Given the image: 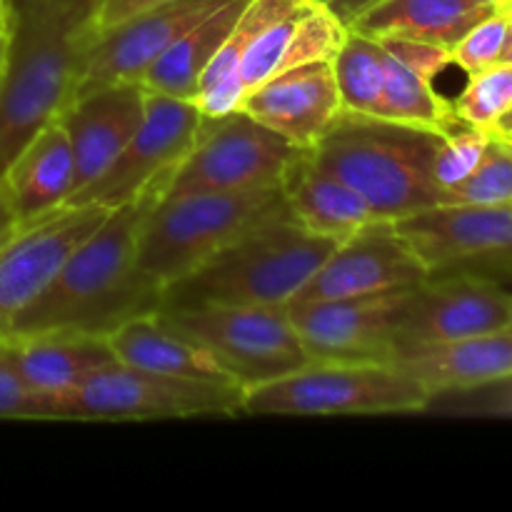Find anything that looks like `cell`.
Listing matches in <instances>:
<instances>
[{
	"instance_id": "5",
	"label": "cell",
	"mask_w": 512,
	"mask_h": 512,
	"mask_svg": "<svg viewBox=\"0 0 512 512\" xmlns=\"http://www.w3.org/2000/svg\"><path fill=\"white\" fill-rule=\"evenodd\" d=\"M280 215H288L283 185L160 195L140 223L135 260L165 290L250 228Z\"/></svg>"
},
{
	"instance_id": "8",
	"label": "cell",
	"mask_w": 512,
	"mask_h": 512,
	"mask_svg": "<svg viewBox=\"0 0 512 512\" xmlns=\"http://www.w3.org/2000/svg\"><path fill=\"white\" fill-rule=\"evenodd\" d=\"M303 150L243 110L223 118H203L195 145L160 195L198 190L238 193L283 185Z\"/></svg>"
},
{
	"instance_id": "42",
	"label": "cell",
	"mask_w": 512,
	"mask_h": 512,
	"mask_svg": "<svg viewBox=\"0 0 512 512\" xmlns=\"http://www.w3.org/2000/svg\"><path fill=\"white\" fill-rule=\"evenodd\" d=\"M480 3H490V5H498V8H500V5H503L505 0H480Z\"/></svg>"
},
{
	"instance_id": "36",
	"label": "cell",
	"mask_w": 512,
	"mask_h": 512,
	"mask_svg": "<svg viewBox=\"0 0 512 512\" xmlns=\"http://www.w3.org/2000/svg\"><path fill=\"white\" fill-rule=\"evenodd\" d=\"M18 228H20V220L18 215H15L13 205H10L8 195H5L3 183H0V248H3L15 233H18Z\"/></svg>"
},
{
	"instance_id": "43",
	"label": "cell",
	"mask_w": 512,
	"mask_h": 512,
	"mask_svg": "<svg viewBox=\"0 0 512 512\" xmlns=\"http://www.w3.org/2000/svg\"><path fill=\"white\" fill-rule=\"evenodd\" d=\"M500 10H508V13H510V10H512V0H505V3L500 5Z\"/></svg>"
},
{
	"instance_id": "21",
	"label": "cell",
	"mask_w": 512,
	"mask_h": 512,
	"mask_svg": "<svg viewBox=\"0 0 512 512\" xmlns=\"http://www.w3.org/2000/svg\"><path fill=\"white\" fill-rule=\"evenodd\" d=\"M20 223L68 205L75 193V158L58 118L25 143L0 175Z\"/></svg>"
},
{
	"instance_id": "22",
	"label": "cell",
	"mask_w": 512,
	"mask_h": 512,
	"mask_svg": "<svg viewBox=\"0 0 512 512\" xmlns=\"http://www.w3.org/2000/svg\"><path fill=\"white\" fill-rule=\"evenodd\" d=\"M283 193L290 218L300 228L335 243H343L375 220L360 193H355L338 175L320 168L310 150H303L290 165L283 180Z\"/></svg>"
},
{
	"instance_id": "30",
	"label": "cell",
	"mask_w": 512,
	"mask_h": 512,
	"mask_svg": "<svg viewBox=\"0 0 512 512\" xmlns=\"http://www.w3.org/2000/svg\"><path fill=\"white\" fill-rule=\"evenodd\" d=\"M512 108V65L498 63L468 75V83L453 100V110L463 123L480 130H493Z\"/></svg>"
},
{
	"instance_id": "1",
	"label": "cell",
	"mask_w": 512,
	"mask_h": 512,
	"mask_svg": "<svg viewBox=\"0 0 512 512\" xmlns=\"http://www.w3.org/2000/svg\"><path fill=\"white\" fill-rule=\"evenodd\" d=\"M158 198V190H150L110 210L70 253L45 293L15 320L10 335L68 330L108 338L130 320L160 313L163 288L135 260L140 223Z\"/></svg>"
},
{
	"instance_id": "31",
	"label": "cell",
	"mask_w": 512,
	"mask_h": 512,
	"mask_svg": "<svg viewBox=\"0 0 512 512\" xmlns=\"http://www.w3.org/2000/svg\"><path fill=\"white\" fill-rule=\"evenodd\" d=\"M488 143L490 130L473 128L468 123H460L458 128L443 135L433 160V180L440 188V200H443V190L453 188L473 173Z\"/></svg>"
},
{
	"instance_id": "3",
	"label": "cell",
	"mask_w": 512,
	"mask_h": 512,
	"mask_svg": "<svg viewBox=\"0 0 512 512\" xmlns=\"http://www.w3.org/2000/svg\"><path fill=\"white\" fill-rule=\"evenodd\" d=\"M335 245L300 228L290 213L280 215L250 228L193 273L170 283L163 290V310L208 303L288 308Z\"/></svg>"
},
{
	"instance_id": "26",
	"label": "cell",
	"mask_w": 512,
	"mask_h": 512,
	"mask_svg": "<svg viewBox=\"0 0 512 512\" xmlns=\"http://www.w3.org/2000/svg\"><path fill=\"white\" fill-rule=\"evenodd\" d=\"M383 70V100H380L378 118L390 120V123L413 125V128L435 130V133L443 135L463 123L455 115L453 103L435 90L433 80L405 68L388 53H385Z\"/></svg>"
},
{
	"instance_id": "7",
	"label": "cell",
	"mask_w": 512,
	"mask_h": 512,
	"mask_svg": "<svg viewBox=\"0 0 512 512\" xmlns=\"http://www.w3.org/2000/svg\"><path fill=\"white\" fill-rule=\"evenodd\" d=\"M158 318L165 328L208 350L243 390L310 363L288 308L208 303L165 308Z\"/></svg>"
},
{
	"instance_id": "37",
	"label": "cell",
	"mask_w": 512,
	"mask_h": 512,
	"mask_svg": "<svg viewBox=\"0 0 512 512\" xmlns=\"http://www.w3.org/2000/svg\"><path fill=\"white\" fill-rule=\"evenodd\" d=\"M323 3L348 25L350 20L358 18L360 13H365V10H368L370 5L378 3V0H323Z\"/></svg>"
},
{
	"instance_id": "2",
	"label": "cell",
	"mask_w": 512,
	"mask_h": 512,
	"mask_svg": "<svg viewBox=\"0 0 512 512\" xmlns=\"http://www.w3.org/2000/svg\"><path fill=\"white\" fill-rule=\"evenodd\" d=\"M93 0H10V48L0 80V175L73 100Z\"/></svg>"
},
{
	"instance_id": "41",
	"label": "cell",
	"mask_w": 512,
	"mask_h": 512,
	"mask_svg": "<svg viewBox=\"0 0 512 512\" xmlns=\"http://www.w3.org/2000/svg\"><path fill=\"white\" fill-rule=\"evenodd\" d=\"M500 63H510V65H512V30H510L508 45H505V50H503V58H500Z\"/></svg>"
},
{
	"instance_id": "4",
	"label": "cell",
	"mask_w": 512,
	"mask_h": 512,
	"mask_svg": "<svg viewBox=\"0 0 512 512\" xmlns=\"http://www.w3.org/2000/svg\"><path fill=\"white\" fill-rule=\"evenodd\" d=\"M440 140L435 130L343 113L310 155L360 193L375 218L395 223L440 205L433 180Z\"/></svg>"
},
{
	"instance_id": "46",
	"label": "cell",
	"mask_w": 512,
	"mask_h": 512,
	"mask_svg": "<svg viewBox=\"0 0 512 512\" xmlns=\"http://www.w3.org/2000/svg\"><path fill=\"white\" fill-rule=\"evenodd\" d=\"M510 328H512V323H510Z\"/></svg>"
},
{
	"instance_id": "24",
	"label": "cell",
	"mask_w": 512,
	"mask_h": 512,
	"mask_svg": "<svg viewBox=\"0 0 512 512\" xmlns=\"http://www.w3.org/2000/svg\"><path fill=\"white\" fill-rule=\"evenodd\" d=\"M108 343L115 360L130 368L185 380H203V383L238 385L208 350L165 328L158 313L120 325L108 335Z\"/></svg>"
},
{
	"instance_id": "15",
	"label": "cell",
	"mask_w": 512,
	"mask_h": 512,
	"mask_svg": "<svg viewBox=\"0 0 512 512\" xmlns=\"http://www.w3.org/2000/svg\"><path fill=\"white\" fill-rule=\"evenodd\" d=\"M228 0H170L90 35L78 68L75 95L113 83H140L145 70L193 23Z\"/></svg>"
},
{
	"instance_id": "44",
	"label": "cell",
	"mask_w": 512,
	"mask_h": 512,
	"mask_svg": "<svg viewBox=\"0 0 512 512\" xmlns=\"http://www.w3.org/2000/svg\"><path fill=\"white\" fill-rule=\"evenodd\" d=\"M5 5H8V0H0V8H5Z\"/></svg>"
},
{
	"instance_id": "6",
	"label": "cell",
	"mask_w": 512,
	"mask_h": 512,
	"mask_svg": "<svg viewBox=\"0 0 512 512\" xmlns=\"http://www.w3.org/2000/svg\"><path fill=\"white\" fill-rule=\"evenodd\" d=\"M430 390L393 363H308L243 393L245 415L420 413Z\"/></svg>"
},
{
	"instance_id": "32",
	"label": "cell",
	"mask_w": 512,
	"mask_h": 512,
	"mask_svg": "<svg viewBox=\"0 0 512 512\" xmlns=\"http://www.w3.org/2000/svg\"><path fill=\"white\" fill-rule=\"evenodd\" d=\"M512 30V18L505 10H495L488 18L468 30L463 38L450 50L453 65H458L465 75L480 73L485 68H493L503 58V50L508 45Z\"/></svg>"
},
{
	"instance_id": "28",
	"label": "cell",
	"mask_w": 512,
	"mask_h": 512,
	"mask_svg": "<svg viewBox=\"0 0 512 512\" xmlns=\"http://www.w3.org/2000/svg\"><path fill=\"white\" fill-rule=\"evenodd\" d=\"M345 38H348V25L323 0H313L295 20L278 73L310 63H330Z\"/></svg>"
},
{
	"instance_id": "20",
	"label": "cell",
	"mask_w": 512,
	"mask_h": 512,
	"mask_svg": "<svg viewBox=\"0 0 512 512\" xmlns=\"http://www.w3.org/2000/svg\"><path fill=\"white\" fill-rule=\"evenodd\" d=\"M393 365L418 378L433 400L488 388L512 378V328L450 343L415 345L395 353Z\"/></svg>"
},
{
	"instance_id": "14",
	"label": "cell",
	"mask_w": 512,
	"mask_h": 512,
	"mask_svg": "<svg viewBox=\"0 0 512 512\" xmlns=\"http://www.w3.org/2000/svg\"><path fill=\"white\" fill-rule=\"evenodd\" d=\"M510 323L512 290L505 283L465 273L430 275L408 290L398 320V350L475 338Z\"/></svg>"
},
{
	"instance_id": "19",
	"label": "cell",
	"mask_w": 512,
	"mask_h": 512,
	"mask_svg": "<svg viewBox=\"0 0 512 512\" xmlns=\"http://www.w3.org/2000/svg\"><path fill=\"white\" fill-rule=\"evenodd\" d=\"M3 340L23 383L50 405L53 420H63L65 403L83 388L90 375L115 363L105 335L45 330Z\"/></svg>"
},
{
	"instance_id": "40",
	"label": "cell",
	"mask_w": 512,
	"mask_h": 512,
	"mask_svg": "<svg viewBox=\"0 0 512 512\" xmlns=\"http://www.w3.org/2000/svg\"><path fill=\"white\" fill-rule=\"evenodd\" d=\"M490 133L503 135V138H510V140H512V108L508 110V113L503 115V118L498 120V123H495V128L490 130Z\"/></svg>"
},
{
	"instance_id": "38",
	"label": "cell",
	"mask_w": 512,
	"mask_h": 512,
	"mask_svg": "<svg viewBox=\"0 0 512 512\" xmlns=\"http://www.w3.org/2000/svg\"><path fill=\"white\" fill-rule=\"evenodd\" d=\"M10 48V0L5 8H0V80L5 75V63H8Z\"/></svg>"
},
{
	"instance_id": "45",
	"label": "cell",
	"mask_w": 512,
	"mask_h": 512,
	"mask_svg": "<svg viewBox=\"0 0 512 512\" xmlns=\"http://www.w3.org/2000/svg\"><path fill=\"white\" fill-rule=\"evenodd\" d=\"M505 13H508V10H505ZM510 18H512V10H510Z\"/></svg>"
},
{
	"instance_id": "27",
	"label": "cell",
	"mask_w": 512,
	"mask_h": 512,
	"mask_svg": "<svg viewBox=\"0 0 512 512\" xmlns=\"http://www.w3.org/2000/svg\"><path fill=\"white\" fill-rule=\"evenodd\" d=\"M383 60L385 50L380 40L348 28V38L330 60L343 113L378 118L385 80Z\"/></svg>"
},
{
	"instance_id": "13",
	"label": "cell",
	"mask_w": 512,
	"mask_h": 512,
	"mask_svg": "<svg viewBox=\"0 0 512 512\" xmlns=\"http://www.w3.org/2000/svg\"><path fill=\"white\" fill-rule=\"evenodd\" d=\"M108 213L100 205H63L20 223L0 248V340L8 338L15 320L45 293L70 253Z\"/></svg>"
},
{
	"instance_id": "9",
	"label": "cell",
	"mask_w": 512,
	"mask_h": 512,
	"mask_svg": "<svg viewBox=\"0 0 512 512\" xmlns=\"http://www.w3.org/2000/svg\"><path fill=\"white\" fill-rule=\"evenodd\" d=\"M245 390L228 383L173 378L123 363L90 375L65 403L63 420H173L238 415Z\"/></svg>"
},
{
	"instance_id": "12",
	"label": "cell",
	"mask_w": 512,
	"mask_h": 512,
	"mask_svg": "<svg viewBox=\"0 0 512 512\" xmlns=\"http://www.w3.org/2000/svg\"><path fill=\"white\" fill-rule=\"evenodd\" d=\"M408 290L363 298L295 300L288 305V315L310 363H393Z\"/></svg>"
},
{
	"instance_id": "11",
	"label": "cell",
	"mask_w": 512,
	"mask_h": 512,
	"mask_svg": "<svg viewBox=\"0 0 512 512\" xmlns=\"http://www.w3.org/2000/svg\"><path fill=\"white\" fill-rule=\"evenodd\" d=\"M395 228L430 275L512 280V203L438 205L395 220Z\"/></svg>"
},
{
	"instance_id": "39",
	"label": "cell",
	"mask_w": 512,
	"mask_h": 512,
	"mask_svg": "<svg viewBox=\"0 0 512 512\" xmlns=\"http://www.w3.org/2000/svg\"><path fill=\"white\" fill-rule=\"evenodd\" d=\"M498 385H503V393H500L498 405H495V413L510 415L512 418V378L503 380V383H498Z\"/></svg>"
},
{
	"instance_id": "18",
	"label": "cell",
	"mask_w": 512,
	"mask_h": 512,
	"mask_svg": "<svg viewBox=\"0 0 512 512\" xmlns=\"http://www.w3.org/2000/svg\"><path fill=\"white\" fill-rule=\"evenodd\" d=\"M145 110L140 83H113L78 95L58 120L68 133L75 158V193L88 188L115 163L138 130ZM70 203V200H68Z\"/></svg>"
},
{
	"instance_id": "25",
	"label": "cell",
	"mask_w": 512,
	"mask_h": 512,
	"mask_svg": "<svg viewBox=\"0 0 512 512\" xmlns=\"http://www.w3.org/2000/svg\"><path fill=\"white\" fill-rule=\"evenodd\" d=\"M248 0H228L215 8L198 23L190 25L153 65L143 73L140 85L150 93H163L170 98L190 100L198 88V80L223 40L228 38L230 28L238 20L240 10Z\"/></svg>"
},
{
	"instance_id": "34",
	"label": "cell",
	"mask_w": 512,
	"mask_h": 512,
	"mask_svg": "<svg viewBox=\"0 0 512 512\" xmlns=\"http://www.w3.org/2000/svg\"><path fill=\"white\" fill-rule=\"evenodd\" d=\"M385 53L390 58H395L398 63H403L405 68L415 70L423 78L433 80L443 73L448 65H453V55L448 48H440V45L423 43V40H405V38H383L380 40Z\"/></svg>"
},
{
	"instance_id": "33",
	"label": "cell",
	"mask_w": 512,
	"mask_h": 512,
	"mask_svg": "<svg viewBox=\"0 0 512 512\" xmlns=\"http://www.w3.org/2000/svg\"><path fill=\"white\" fill-rule=\"evenodd\" d=\"M0 418L53 420L50 405L23 383L5 340H0Z\"/></svg>"
},
{
	"instance_id": "35",
	"label": "cell",
	"mask_w": 512,
	"mask_h": 512,
	"mask_svg": "<svg viewBox=\"0 0 512 512\" xmlns=\"http://www.w3.org/2000/svg\"><path fill=\"white\" fill-rule=\"evenodd\" d=\"M170 3V0H93V13H90V30L100 33L105 28L123 23L143 10L158 8V5Z\"/></svg>"
},
{
	"instance_id": "10",
	"label": "cell",
	"mask_w": 512,
	"mask_h": 512,
	"mask_svg": "<svg viewBox=\"0 0 512 512\" xmlns=\"http://www.w3.org/2000/svg\"><path fill=\"white\" fill-rule=\"evenodd\" d=\"M200 125L203 115L190 100L145 90L143 120L123 153L95 183L73 195L68 205H100L113 210L150 190L163 193L195 145Z\"/></svg>"
},
{
	"instance_id": "16",
	"label": "cell",
	"mask_w": 512,
	"mask_h": 512,
	"mask_svg": "<svg viewBox=\"0 0 512 512\" xmlns=\"http://www.w3.org/2000/svg\"><path fill=\"white\" fill-rule=\"evenodd\" d=\"M428 278V268L393 220L375 218L335 245L295 300L363 298L415 288Z\"/></svg>"
},
{
	"instance_id": "29",
	"label": "cell",
	"mask_w": 512,
	"mask_h": 512,
	"mask_svg": "<svg viewBox=\"0 0 512 512\" xmlns=\"http://www.w3.org/2000/svg\"><path fill=\"white\" fill-rule=\"evenodd\" d=\"M512 203V140L490 133L485 155L473 173L443 190L440 205H503Z\"/></svg>"
},
{
	"instance_id": "17",
	"label": "cell",
	"mask_w": 512,
	"mask_h": 512,
	"mask_svg": "<svg viewBox=\"0 0 512 512\" xmlns=\"http://www.w3.org/2000/svg\"><path fill=\"white\" fill-rule=\"evenodd\" d=\"M240 110L298 148L313 150L343 115L333 65L310 63L275 73L245 95Z\"/></svg>"
},
{
	"instance_id": "23",
	"label": "cell",
	"mask_w": 512,
	"mask_h": 512,
	"mask_svg": "<svg viewBox=\"0 0 512 512\" xmlns=\"http://www.w3.org/2000/svg\"><path fill=\"white\" fill-rule=\"evenodd\" d=\"M500 10L480 0H378L348 28L375 40H423L453 50L473 25Z\"/></svg>"
}]
</instances>
